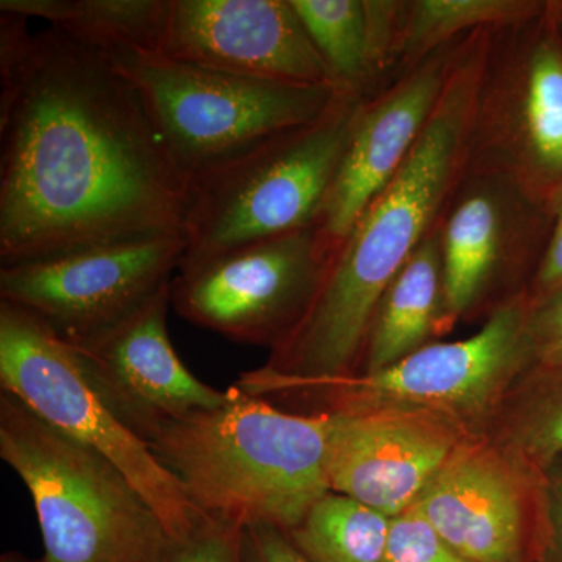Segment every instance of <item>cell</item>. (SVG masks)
I'll return each mask as SVG.
<instances>
[{
  "label": "cell",
  "instance_id": "obj_20",
  "mask_svg": "<svg viewBox=\"0 0 562 562\" xmlns=\"http://www.w3.org/2000/svg\"><path fill=\"white\" fill-rule=\"evenodd\" d=\"M547 0H409L403 9L394 77L473 32L502 29L541 13Z\"/></svg>",
  "mask_w": 562,
  "mask_h": 562
},
{
  "label": "cell",
  "instance_id": "obj_23",
  "mask_svg": "<svg viewBox=\"0 0 562 562\" xmlns=\"http://www.w3.org/2000/svg\"><path fill=\"white\" fill-rule=\"evenodd\" d=\"M497 442L542 475L562 460V366L525 373L512 391Z\"/></svg>",
  "mask_w": 562,
  "mask_h": 562
},
{
  "label": "cell",
  "instance_id": "obj_19",
  "mask_svg": "<svg viewBox=\"0 0 562 562\" xmlns=\"http://www.w3.org/2000/svg\"><path fill=\"white\" fill-rule=\"evenodd\" d=\"M168 0H2L0 11L41 18L103 55L157 54Z\"/></svg>",
  "mask_w": 562,
  "mask_h": 562
},
{
  "label": "cell",
  "instance_id": "obj_28",
  "mask_svg": "<svg viewBox=\"0 0 562 562\" xmlns=\"http://www.w3.org/2000/svg\"><path fill=\"white\" fill-rule=\"evenodd\" d=\"M532 562H562V460L547 472L546 512Z\"/></svg>",
  "mask_w": 562,
  "mask_h": 562
},
{
  "label": "cell",
  "instance_id": "obj_2",
  "mask_svg": "<svg viewBox=\"0 0 562 562\" xmlns=\"http://www.w3.org/2000/svg\"><path fill=\"white\" fill-rule=\"evenodd\" d=\"M492 31L461 40L438 105L408 160L333 251L301 324L271 350L266 364L239 376V390L277 403L306 384L357 371L383 292L436 227L464 172Z\"/></svg>",
  "mask_w": 562,
  "mask_h": 562
},
{
  "label": "cell",
  "instance_id": "obj_15",
  "mask_svg": "<svg viewBox=\"0 0 562 562\" xmlns=\"http://www.w3.org/2000/svg\"><path fill=\"white\" fill-rule=\"evenodd\" d=\"M327 416L330 491L387 517L413 506L473 435L461 422L428 409L380 406Z\"/></svg>",
  "mask_w": 562,
  "mask_h": 562
},
{
  "label": "cell",
  "instance_id": "obj_27",
  "mask_svg": "<svg viewBox=\"0 0 562 562\" xmlns=\"http://www.w3.org/2000/svg\"><path fill=\"white\" fill-rule=\"evenodd\" d=\"M241 562H312L291 542L286 531L272 525L243 528Z\"/></svg>",
  "mask_w": 562,
  "mask_h": 562
},
{
  "label": "cell",
  "instance_id": "obj_25",
  "mask_svg": "<svg viewBox=\"0 0 562 562\" xmlns=\"http://www.w3.org/2000/svg\"><path fill=\"white\" fill-rule=\"evenodd\" d=\"M243 528L203 520L180 541H172L161 562H241Z\"/></svg>",
  "mask_w": 562,
  "mask_h": 562
},
{
  "label": "cell",
  "instance_id": "obj_4",
  "mask_svg": "<svg viewBox=\"0 0 562 562\" xmlns=\"http://www.w3.org/2000/svg\"><path fill=\"white\" fill-rule=\"evenodd\" d=\"M0 458L31 492L49 562H161L171 536L124 472L0 395Z\"/></svg>",
  "mask_w": 562,
  "mask_h": 562
},
{
  "label": "cell",
  "instance_id": "obj_14",
  "mask_svg": "<svg viewBox=\"0 0 562 562\" xmlns=\"http://www.w3.org/2000/svg\"><path fill=\"white\" fill-rule=\"evenodd\" d=\"M169 308L171 283L109 330L69 344L92 390L147 446L169 422L228 401V390L203 383L180 360L169 338Z\"/></svg>",
  "mask_w": 562,
  "mask_h": 562
},
{
  "label": "cell",
  "instance_id": "obj_11",
  "mask_svg": "<svg viewBox=\"0 0 562 562\" xmlns=\"http://www.w3.org/2000/svg\"><path fill=\"white\" fill-rule=\"evenodd\" d=\"M184 246L176 233L3 266L0 301L35 314L66 342H83L171 283Z\"/></svg>",
  "mask_w": 562,
  "mask_h": 562
},
{
  "label": "cell",
  "instance_id": "obj_5",
  "mask_svg": "<svg viewBox=\"0 0 562 562\" xmlns=\"http://www.w3.org/2000/svg\"><path fill=\"white\" fill-rule=\"evenodd\" d=\"M366 99L342 91L316 121L191 181L177 272L317 222Z\"/></svg>",
  "mask_w": 562,
  "mask_h": 562
},
{
  "label": "cell",
  "instance_id": "obj_6",
  "mask_svg": "<svg viewBox=\"0 0 562 562\" xmlns=\"http://www.w3.org/2000/svg\"><path fill=\"white\" fill-rule=\"evenodd\" d=\"M103 57L138 91L188 183L281 133L316 121L342 92L330 83L292 85L233 76L154 52L120 50Z\"/></svg>",
  "mask_w": 562,
  "mask_h": 562
},
{
  "label": "cell",
  "instance_id": "obj_9",
  "mask_svg": "<svg viewBox=\"0 0 562 562\" xmlns=\"http://www.w3.org/2000/svg\"><path fill=\"white\" fill-rule=\"evenodd\" d=\"M0 387L44 422L113 461L160 517L172 541L203 522L150 447L92 390L76 351L35 314L0 301Z\"/></svg>",
  "mask_w": 562,
  "mask_h": 562
},
{
  "label": "cell",
  "instance_id": "obj_21",
  "mask_svg": "<svg viewBox=\"0 0 562 562\" xmlns=\"http://www.w3.org/2000/svg\"><path fill=\"white\" fill-rule=\"evenodd\" d=\"M391 517L328 491L288 538L312 562H383Z\"/></svg>",
  "mask_w": 562,
  "mask_h": 562
},
{
  "label": "cell",
  "instance_id": "obj_22",
  "mask_svg": "<svg viewBox=\"0 0 562 562\" xmlns=\"http://www.w3.org/2000/svg\"><path fill=\"white\" fill-rule=\"evenodd\" d=\"M313 46L342 91L371 98V24L366 0H291Z\"/></svg>",
  "mask_w": 562,
  "mask_h": 562
},
{
  "label": "cell",
  "instance_id": "obj_18",
  "mask_svg": "<svg viewBox=\"0 0 562 562\" xmlns=\"http://www.w3.org/2000/svg\"><path fill=\"white\" fill-rule=\"evenodd\" d=\"M442 284L441 238L435 227L383 292L357 372L390 368L439 335Z\"/></svg>",
  "mask_w": 562,
  "mask_h": 562
},
{
  "label": "cell",
  "instance_id": "obj_8",
  "mask_svg": "<svg viewBox=\"0 0 562 562\" xmlns=\"http://www.w3.org/2000/svg\"><path fill=\"white\" fill-rule=\"evenodd\" d=\"M527 292L492 310L480 331L453 342L427 344L379 372H353L306 384L276 406H310V413L402 406L452 417L471 430L508 398L535 368L528 339Z\"/></svg>",
  "mask_w": 562,
  "mask_h": 562
},
{
  "label": "cell",
  "instance_id": "obj_26",
  "mask_svg": "<svg viewBox=\"0 0 562 562\" xmlns=\"http://www.w3.org/2000/svg\"><path fill=\"white\" fill-rule=\"evenodd\" d=\"M527 330L535 368H560L562 366V286L538 301L530 302Z\"/></svg>",
  "mask_w": 562,
  "mask_h": 562
},
{
  "label": "cell",
  "instance_id": "obj_3",
  "mask_svg": "<svg viewBox=\"0 0 562 562\" xmlns=\"http://www.w3.org/2000/svg\"><path fill=\"white\" fill-rule=\"evenodd\" d=\"M328 416L299 413L233 384L217 408L166 424L149 443L199 516L290 531L330 491Z\"/></svg>",
  "mask_w": 562,
  "mask_h": 562
},
{
  "label": "cell",
  "instance_id": "obj_30",
  "mask_svg": "<svg viewBox=\"0 0 562 562\" xmlns=\"http://www.w3.org/2000/svg\"><path fill=\"white\" fill-rule=\"evenodd\" d=\"M0 562H49L46 558H41V560H31V558L25 557L20 552H7L0 557Z\"/></svg>",
  "mask_w": 562,
  "mask_h": 562
},
{
  "label": "cell",
  "instance_id": "obj_16",
  "mask_svg": "<svg viewBox=\"0 0 562 562\" xmlns=\"http://www.w3.org/2000/svg\"><path fill=\"white\" fill-rule=\"evenodd\" d=\"M157 54L249 79L335 85L291 0H168Z\"/></svg>",
  "mask_w": 562,
  "mask_h": 562
},
{
  "label": "cell",
  "instance_id": "obj_24",
  "mask_svg": "<svg viewBox=\"0 0 562 562\" xmlns=\"http://www.w3.org/2000/svg\"><path fill=\"white\" fill-rule=\"evenodd\" d=\"M383 562H469L414 506L391 517Z\"/></svg>",
  "mask_w": 562,
  "mask_h": 562
},
{
  "label": "cell",
  "instance_id": "obj_17",
  "mask_svg": "<svg viewBox=\"0 0 562 562\" xmlns=\"http://www.w3.org/2000/svg\"><path fill=\"white\" fill-rule=\"evenodd\" d=\"M461 40L366 99L317 217L331 246L338 247L408 160L438 105Z\"/></svg>",
  "mask_w": 562,
  "mask_h": 562
},
{
  "label": "cell",
  "instance_id": "obj_29",
  "mask_svg": "<svg viewBox=\"0 0 562 562\" xmlns=\"http://www.w3.org/2000/svg\"><path fill=\"white\" fill-rule=\"evenodd\" d=\"M552 228L538 269L528 286V301L535 302L562 286V188L550 201Z\"/></svg>",
  "mask_w": 562,
  "mask_h": 562
},
{
  "label": "cell",
  "instance_id": "obj_7",
  "mask_svg": "<svg viewBox=\"0 0 562 562\" xmlns=\"http://www.w3.org/2000/svg\"><path fill=\"white\" fill-rule=\"evenodd\" d=\"M464 171L502 173L541 201L562 188V0L492 31Z\"/></svg>",
  "mask_w": 562,
  "mask_h": 562
},
{
  "label": "cell",
  "instance_id": "obj_10",
  "mask_svg": "<svg viewBox=\"0 0 562 562\" xmlns=\"http://www.w3.org/2000/svg\"><path fill=\"white\" fill-rule=\"evenodd\" d=\"M336 247L317 222L247 244L171 281V306L232 341L279 347L316 297Z\"/></svg>",
  "mask_w": 562,
  "mask_h": 562
},
{
  "label": "cell",
  "instance_id": "obj_12",
  "mask_svg": "<svg viewBox=\"0 0 562 562\" xmlns=\"http://www.w3.org/2000/svg\"><path fill=\"white\" fill-rule=\"evenodd\" d=\"M436 227L442 250L443 333L505 277L528 273L532 279L549 241L552 206L502 173L464 171Z\"/></svg>",
  "mask_w": 562,
  "mask_h": 562
},
{
  "label": "cell",
  "instance_id": "obj_1",
  "mask_svg": "<svg viewBox=\"0 0 562 562\" xmlns=\"http://www.w3.org/2000/svg\"><path fill=\"white\" fill-rule=\"evenodd\" d=\"M0 77L2 268L183 233L190 183L109 58L9 16Z\"/></svg>",
  "mask_w": 562,
  "mask_h": 562
},
{
  "label": "cell",
  "instance_id": "obj_13",
  "mask_svg": "<svg viewBox=\"0 0 562 562\" xmlns=\"http://www.w3.org/2000/svg\"><path fill=\"white\" fill-rule=\"evenodd\" d=\"M546 483L497 441L472 435L413 506L465 561L532 562Z\"/></svg>",
  "mask_w": 562,
  "mask_h": 562
}]
</instances>
